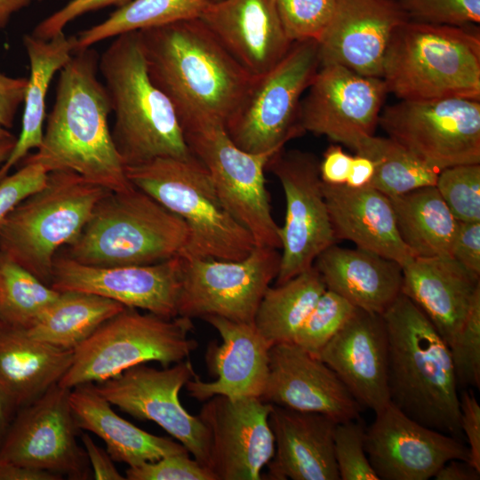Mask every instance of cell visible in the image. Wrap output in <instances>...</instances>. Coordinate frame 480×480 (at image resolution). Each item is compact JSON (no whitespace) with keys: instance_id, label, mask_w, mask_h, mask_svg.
I'll return each instance as SVG.
<instances>
[{"instance_id":"cell-1","label":"cell","mask_w":480,"mask_h":480,"mask_svg":"<svg viewBox=\"0 0 480 480\" xmlns=\"http://www.w3.org/2000/svg\"><path fill=\"white\" fill-rule=\"evenodd\" d=\"M99 58L92 47L76 51L59 71L41 146L22 161L39 164L48 172H75L108 191H126L133 185L112 139V108L98 76Z\"/></svg>"},{"instance_id":"cell-2","label":"cell","mask_w":480,"mask_h":480,"mask_svg":"<svg viewBox=\"0 0 480 480\" xmlns=\"http://www.w3.org/2000/svg\"><path fill=\"white\" fill-rule=\"evenodd\" d=\"M148 76L179 120L206 118L224 125L253 78L199 18L140 30Z\"/></svg>"},{"instance_id":"cell-3","label":"cell","mask_w":480,"mask_h":480,"mask_svg":"<svg viewBox=\"0 0 480 480\" xmlns=\"http://www.w3.org/2000/svg\"><path fill=\"white\" fill-rule=\"evenodd\" d=\"M382 316L388 336L390 403L420 424L463 440L448 345L403 293Z\"/></svg>"},{"instance_id":"cell-4","label":"cell","mask_w":480,"mask_h":480,"mask_svg":"<svg viewBox=\"0 0 480 480\" xmlns=\"http://www.w3.org/2000/svg\"><path fill=\"white\" fill-rule=\"evenodd\" d=\"M115 119V147L124 164L191 155L170 100L151 81L139 31L119 35L99 58Z\"/></svg>"},{"instance_id":"cell-5","label":"cell","mask_w":480,"mask_h":480,"mask_svg":"<svg viewBox=\"0 0 480 480\" xmlns=\"http://www.w3.org/2000/svg\"><path fill=\"white\" fill-rule=\"evenodd\" d=\"M381 78L400 100H480L478 27L404 22L391 36Z\"/></svg>"},{"instance_id":"cell-6","label":"cell","mask_w":480,"mask_h":480,"mask_svg":"<svg viewBox=\"0 0 480 480\" xmlns=\"http://www.w3.org/2000/svg\"><path fill=\"white\" fill-rule=\"evenodd\" d=\"M188 235L182 219L133 186L108 191L61 253L97 267L153 264L180 256Z\"/></svg>"},{"instance_id":"cell-7","label":"cell","mask_w":480,"mask_h":480,"mask_svg":"<svg viewBox=\"0 0 480 480\" xmlns=\"http://www.w3.org/2000/svg\"><path fill=\"white\" fill-rule=\"evenodd\" d=\"M130 182L182 219L188 228L186 259L236 260L255 246L251 234L228 212L204 164L186 157H157L125 167Z\"/></svg>"},{"instance_id":"cell-8","label":"cell","mask_w":480,"mask_h":480,"mask_svg":"<svg viewBox=\"0 0 480 480\" xmlns=\"http://www.w3.org/2000/svg\"><path fill=\"white\" fill-rule=\"evenodd\" d=\"M108 192L75 172H50L0 221V251L50 286L55 255L78 237Z\"/></svg>"},{"instance_id":"cell-9","label":"cell","mask_w":480,"mask_h":480,"mask_svg":"<svg viewBox=\"0 0 480 480\" xmlns=\"http://www.w3.org/2000/svg\"><path fill=\"white\" fill-rule=\"evenodd\" d=\"M193 327L191 318H167L125 307L73 351L72 363L58 384L71 389L104 381L148 362L167 367L183 361L198 346L188 337Z\"/></svg>"},{"instance_id":"cell-10","label":"cell","mask_w":480,"mask_h":480,"mask_svg":"<svg viewBox=\"0 0 480 480\" xmlns=\"http://www.w3.org/2000/svg\"><path fill=\"white\" fill-rule=\"evenodd\" d=\"M319 68L317 41H294L275 67L253 76L224 125L230 140L246 152L274 155L302 134L301 96Z\"/></svg>"},{"instance_id":"cell-11","label":"cell","mask_w":480,"mask_h":480,"mask_svg":"<svg viewBox=\"0 0 480 480\" xmlns=\"http://www.w3.org/2000/svg\"><path fill=\"white\" fill-rule=\"evenodd\" d=\"M180 125L190 152L208 171L228 212L251 234L255 245L280 249V227L271 213L264 176L273 155L241 149L218 121L187 118Z\"/></svg>"},{"instance_id":"cell-12","label":"cell","mask_w":480,"mask_h":480,"mask_svg":"<svg viewBox=\"0 0 480 480\" xmlns=\"http://www.w3.org/2000/svg\"><path fill=\"white\" fill-rule=\"evenodd\" d=\"M379 124L388 137L439 172L480 164V100H401L384 108Z\"/></svg>"},{"instance_id":"cell-13","label":"cell","mask_w":480,"mask_h":480,"mask_svg":"<svg viewBox=\"0 0 480 480\" xmlns=\"http://www.w3.org/2000/svg\"><path fill=\"white\" fill-rule=\"evenodd\" d=\"M182 258L178 316H218L253 324L258 306L277 276L278 249L255 245L241 260Z\"/></svg>"},{"instance_id":"cell-14","label":"cell","mask_w":480,"mask_h":480,"mask_svg":"<svg viewBox=\"0 0 480 480\" xmlns=\"http://www.w3.org/2000/svg\"><path fill=\"white\" fill-rule=\"evenodd\" d=\"M319 162L312 153L282 148L268 163L286 201L284 223L279 228L282 253L276 284L312 268L318 255L336 242Z\"/></svg>"},{"instance_id":"cell-15","label":"cell","mask_w":480,"mask_h":480,"mask_svg":"<svg viewBox=\"0 0 480 480\" xmlns=\"http://www.w3.org/2000/svg\"><path fill=\"white\" fill-rule=\"evenodd\" d=\"M70 389L55 384L14 414L0 445V459L72 480L90 479L86 452L77 442Z\"/></svg>"},{"instance_id":"cell-16","label":"cell","mask_w":480,"mask_h":480,"mask_svg":"<svg viewBox=\"0 0 480 480\" xmlns=\"http://www.w3.org/2000/svg\"><path fill=\"white\" fill-rule=\"evenodd\" d=\"M195 375L188 360L161 370L143 364L93 383V387L111 405L136 419L156 422L209 469L208 431L198 416L191 415L179 398L180 388Z\"/></svg>"},{"instance_id":"cell-17","label":"cell","mask_w":480,"mask_h":480,"mask_svg":"<svg viewBox=\"0 0 480 480\" xmlns=\"http://www.w3.org/2000/svg\"><path fill=\"white\" fill-rule=\"evenodd\" d=\"M300 101L302 130L341 143L357 153L374 135L388 93L380 77L340 65L321 66Z\"/></svg>"},{"instance_id":"cell-18","label":"cell","mask_w":480,"mask_h":480,"mask_svg":"<svg viewBox=\"0 0 480 480\" xmlns=\"http://www.w3.org/2000/svg\"><path fill=\"white\" fill-rule=\"evenodd\" d=\"M272 404L258 397L214 396L197 415L209 434V469L215 480H260L274 455Z\"/></svg>"},{"instance_id":"cell-19","label":"cell","mask_w":480,"mask_h":480,"mask_svg":"<svg viewBox=\"0 0 480 480\" xmlns=\"http://www.w3.org/2000/svg\"><path fill=\"white\" fill-rule=\"evenodd\" d=\"M181 275V256L147 265L97 267L58 252L50 286L60 292L96 294L128 308L172 318L178 316Z\"/></svg>"},{"instance_id":"cell-20","label":"cell","mask_w":480,"mask_h":480,"mask_svg":"<svg viewBox=\"0 0 480 480\" xmlns=\"http://www.w3.org/2000/svg\"><path fill=\"white\" fill-rule=\"evenodd\" d=\"M364 447L381 480H428L451 460H468L462 440L420 424L392 403L375 413Z\"/></svg>"},{"instance_id":"cell-21","label":"cell","mask_w":480,"mask_h":480,"mask_svg":"<svg viewBox=\"0 0 480 480\" xmlns=\"http://www.w3.org/2000/svg\"><path fill=\"white\" fill-rule=\"evenodd\" d=\"M407 20L395 0H336L317 41L320 67L340 65L381 78L391 36Z\"/></svg>"},{"instance_id":"cell-22","label":"cell","mask_w":480,"mask_h":480,"mask_svg":"<svg viewBox=\"0 0 480 480\" xmlns=\"http://www.w3.org/2000/svg\"><path fill=\"white\" fill-rule=\"evenodd\" d=\"M260 399L322 413L336 422L356 420L363 409L325 363L293 342L270 347L267 382Z\"/></svg>"},{"instance_id":"cell-23","label":"cell","mask_w":480,"mask_h":480,"mask_svg":"<svg viewBox=\"0 0 480 480\" xmlns=\"http://www.w3.org/2000/svg\"><path fill=\"white\" fill-rule=\"evenodd\" d=\"M318 358L337 374L362 408L376 413L390 403L388 336L382 315L356 308Z\"/></svg>"},{"instance_id":"cell-24","label":"cell","mask_w":480,"mask_h":480,"mask_svg":"<svg viewBox=\"0 0 480 480\" xmlns=\"http://www.w3.org/2000/svg\"><path fill=\"white\" fill-rule=\"evenodd\" d=\"M220 334L221 343L211 342L205 353L212 381H204L195 375L186 383L188 395L206 401L220 395L230 399L260 398L268 372L270 345L253 324L232 321L218 316L203 318Z\"/></svg>"},{"instance_id":"cell-25","label":"cell","mask_w":480,"mask_h":480,"mask_svg":"<svg viewBox=\"0 0 480 480\" xmlns=\"http://www.w3.org/2000/svg\"><path fill=\"white\" fill-rule=\"evenodd\" d=\"M199 19L252 76L275 67L293 43L285 33L275 0L210 2Z\"/></svg>"},{"instance_id":"cell-26","label":"cell","mask_w":480,"mask_h":480,"mask_svg":"<svg viewBox=\"0 0 480 480\" xmlns=\"http://www.w3.org/2000/svg\"><path fill=\"white\" fill-rule=\"evenodd\" d=\"M275 452L266 466L272 480H340L334 456L336 422L317 412L272 404Z\"/></svg>"},{"instance_id":"cell-27","label":"cell","mask_w":480,"mask_h":480,"mask_svg":"<svg viewBox=\"0 0 480 480\" xmlns=\"http://www.w3.org/2000/svg\"><path fill=\"white\" fill-rule=\"evenodd\" d=\"M402 271V293L422 310L449 347L480 292V277L452 257H412Z\"/></svg>"},{"instance_id":"cell-28","label":"cell","mask_w":480,"mask_h":480,"mask_svg":"<svg viewBox=\"0 0 480 480\" xmlns=\"http://www.w3.org/2000/svg\"><path fill=\"white\" fill-rule=\"evenodd\" d=\"M323 191L336 240H348L401 267L414 257L399 235L388 196L370 185L323 183Z\"/></svg>"},{"instance_id":"cell-29","label":"cell","mask_w":480,"mask_h":480,"mask_svg":"<svg viewBox=\"0 0 480 480\" xmlns=\"http://www.w3.org/2000/svg\"><path fill=\"white\" fill-rule=\"evenodd\" d=\"M313 266L326 289L371 313L382 315L402 293V267L364 249L334 244L318 255Z\"/></svg>"},{"instance_id":"cell-30","label":"cell","mask_w":480,"mask_h":480,"mask_svg":"<svg viewBox=\"0 0 480 480\" xmlns=\"http://www.w3.org/2000/svg\"><path fill=\"white\" fill-rule=\"evenodd\" d=\"M72 359L73 351L33 339L0 318V395L15 412L58 384Z\"/></svg>"},{"instance_id":"cell-31","label":"cell","mask_w":480,"mask_h":480,"mask_svg":"<svg viewBox=\"0 0 480 480\" xmlns=\"http://www.w3.org/2000/svg\"><path fill=\"white\" fill-rule=\"evenodd\" d=\"M69 400L78 428L100 437L114 461L132 467L188 452L180 443L144 431L119 416L93 383L71 388Z\"/></svg>"},{"instance_id":"cell-32","label":"cell","mask_w":480,"mask_h":480,"mask_svg":"<svg viewBox=\"0 0 480 480\" xmlns=\"http://www.w3.org/2000/svg\"><path fill=\"white\" fill-rule=\"evenodd\" d=\"M23 45L29 61V76L24 95L21 130L15 146L0 166V180L21 162L33 148L41 146L44 135L46 94L53 76L70 60L74 52L72 36L64 32L49 39L31 34L23 36Z\"/></svg>"},{"instance_id":"cell-33","label":"cell","mask_w":480,"mask_h":480,"mask_svg":"<svg viewBox=\"0 0 480 480\" xmlns=\"http://www.w3.org/2000/svg\"><path fill=\"white\" fill-rule=\"evenodd\" d=\"M389 199L399 235L414 257H451L459 220L436 186Z\"/></svg>"},{"instance_id":"cell-34","label":"cell","mask_w":480,"mask_h":480,"mask_svg":"<svg viewBox=\"0 0 480 480\" xmlns=\"http://www.w3.org/2000/svg\"><path fill=\"white\" fill-rule=\"evenodd\" d=\"M124 308L116 300L96 294L61 292L27 332L33 339L74 351L99 326Z\"/></svg>"},{"instance_id":"cell-35","label":"cell","mask_w":480,"mask_h":480,"mask_svg":"<svg viewBox=\"0 0 480 480\" xmlns=\"http://www.w3.org/2000/svg\"><path fill=\"white\" fill-rule=\"evenodd\" d=\"M325 290L314 266L281 284L269 286L258 306L253 325L270 346L293 342L297 331Z\"/></svg>"},{"instance_id":"cell-36","label":"cell","mask_w":480,"mask_h":480,"mask_svg":"<svg viewBox=\"0 0 480 480\" xmlns=\"http://www.w3.org/2000/svg\"><path fill=\"white\" fill-rule=\"evenodd\" d=\"M210 0H131L105 20L72 36L74 52L108 38L199 18Z\"/></svg>"},{"instance_id":"cell-37","label":"cell","mask_w":480,"mask_h":480,"mask_svg":"<svg viewBox=\"0 0 480 480\" xmlns=\"http://www.w3.org/2000/svg\"><path fill=\"white\" fill-rule=\"evenodd\" d=\"M356 154L374 162L369 185L388 197L436 184L439 171L389 137L373 135Z\"/></svg>"},{"instance_id":"cell-38","label":"cell","mask_w":480,"mask_h":480,"mask_svg":"<svg viewBox=\"0 0 480 480\" xmlns=\"http://www.w3.org/2000/svg\"><path fill=\"white\" fill-rule=\"evenodd\" d=\"M60 293L0 251L1 319L28 329Z\"/></svg>"},{"instance_id":"cell-39","label":"cell","mask_w":480,"mask_h":480,"mask_svg":"<svg viewBox=\"0 0 480 480\" xmlns=\"http://www.w3.org/2000/svg\"><path fill=\"white\" fill-rule=\"evenodd\" d=\"M346 299L326 289L297 331L293 343L318 357L355 311Z\"/></svg>"},{"instance_id":"cell-40","label":"cell","mask_w":480,"mask_h":480,"mask_svg":"<svg viewBox=\"0 0 480 480\" xmlns=\"http://www.w3.org/2000/svg\"><path fill=\"white\" fill-rule=\"evenodd\" d=\"M436 188L459 221H480V164L441 170Z\"/></svg>"},{"instance_id":"cell-41","label":"cell","mask_w":480,"mask_h":480,"mask_svg":"<svg viewBox=\"0 0 480 480\" xmlns=\"http://www.w3.org/2000/svg\"><path fill=\"white\" fill-rule=\"evenodd\" d=\"M458 387H480V292L462 329L449 346Z\"/></svg>"},{"instance_id":"cell-42","label":"cell","mask_w":480,"mask_h":480,"mask_svg":"<svg viewBox=\"0 0 480 480\" xmlns=\"http://www.w3.org/2000/svg\"><path fill=\"white\" fill-rule=\"evenodd\" d=\"M364 436V428L356 420L336 424L333 444L340 479L380 480L368 459Z\"/></svg>"},{"instance_id":"cell-43","label":"cell","mask_w":480,"mask_h":480,"mask_svg":"<svg viewBox=\"0 0 480 480\" xmlns=\"http://www.w3.org/2000/svg\"><path fill=\"white\" fill-rule=\"evenodd\" d=\"M275 3L292 42L318 41L331 19L336 0H275Z\"/></svg>"},{"instance_id":"cell-44","label":"cell","mask_w":480,"mask_h":480,"mask_svg":"<svg viewBox=\"0 0 480 480\" xmlns=\"http://www.w3.org/2000/svg\"><path fill=\"white\" fill-rule=\"evenodd\" d=\"M395 1L411 21L449 26L480 22V0Z\"/></svg>"},{"instance_id":"cell-45","label":"cell","mask_w":480,"mask_h":480,"mask_svg":"<svg viewBox=\"0 0 480 480\" xmlns=\"http://www.w3.org/2000/svg\"><path fill=\"white\" fill-rule=\"evenodd\" d=\"M186 453L164 456L154 461L129 467L128 480H215L213 474Z\"/></svg>"},{"instance_id":"cell-46","label":"cell","mask_w":480,"mask_h":480,"mask_svg":"<svg viewBox=\"0 0 480 480\" xmlns=\"http://www.w3.org/2000/svg\"><path fill=\"white\" fill-rule=\"evenodd\" d=\"M48 172L39 164L22 161V166L0 180V221L22 200L38 190Z\"/></svg>"},{"instance_id":"cell-47","label":"cell","mask_w":480,"mask_h":480,"mask_svg":"<svg viewBox=\"0 0 480 480\" xmlns=\"http://www.w3.org/2000/svg\"><path fill=\"white\" fill-rule=\"evenodd\" d=\"M131 0H70L67 4L41 20L30 33L32 36L49 39L62 33L65 27L79 16L99 9L127 4Z\"/></svg>"},{"instance_id":"cell-48","label":"cell","mask_w":480,"mask_h":480,"mask_svg":"<svg viewBox=\"0 0 480 480\" xmlns=\"http://www.w3.org/2000/svg\"><path fill=\"white\" fill-rule=\"evenodd\" d=\"M451 257L469 273L480 277V221H459Z\"/></svg>"},{"instance_id":"cell-49","label":"cell","mask_w":480,"mask_h":480,"mask_svg":"<svg viewBox=\"0 0 480 480\" xmlns=\"http://www.w3.org/2000/svg\"><path fill=\"white\" fill-rule=\"evenodd\" d=\"M460 398V424L468 442V463L480 471V405L473 394L464 390Z\"/></svg>"},{"instance_id":"cell-50","label":"cell","mask_w":480,"mask_h":480,"mask_svg":"<svg viewBox=\"0 0 480 480\" xmlns=\"http://www.w3.org/2000/svg\"><path fill=\"white\" fill-rule=\"evenodd\" d=\"M28 77H13L0 71V140L12 136L19 107L23 103Z\"/></svg>"},{"instance_id":"cell-51","label":"cell","mask_w":480,"mask_h":480,"mask_svg":"<svg viewBox=\"0 0 480 480\" xmlns=\"http://www.w3.org/2000/svg\"><path fill=\"white\" fill-rule=\"evenodd\" d=\"M352 156L340 145H331L319 162V173L323 183L328 185L345 184L348 176Z\"/></svg>"},{"instance_id":"cell-52","label":"cell","mask_w":480,"mask_h":480,"mask_svg":"<svg viewBox=\"0 0 480 480\" xmlns=\"http://www.w3.org/2000/svg\"><path fill=\"white\" fill-rule=\"evenodd\" d=\"M81 440L86 452L90 466L97 480H124L114 464V460L107 450L100 448L86 433L82 434Z\"/></svg>"},{"instance_id":"cell-53","label":"cell","mask_w":480,"mask_h":480,"mask_svg":"<svg viewBox=\"0 0 480 480\" xmlns=\"http://www.w3.org/2000/svg\"><path fill=\"white\" fill-rule=\"evenodd\" d=\"M58 474L0 459V480H60Z\"/></svg>"},{"instance_id":"cell-54","label":"cell","mask_w":480,"mask_h":480,"mask_svg":"<svg viewBox=\"0 0 480 480\" xmlns=\"http://www.w3.org/2000/svg\"><path fill=\"white\" fill-rule=\"evenodd\" d=\"M374 172L375 164L370 157L356 154L355 156H352L348 176L345 184L354 188L368 186Z\"/></svg>"},{"instance_id":"cell-55","label":"cell","mask_w":480,"mask_h":480,"mask_svg":"<svg viewBox=\"0 0 480 480\" xmlns=\"http://www.w3.org/2000/svg\"><path fill=\"white\" fill-rule=\"evenodd\" d=\"M434 478L436 480H478L480 471L467 460H451L438 469Z\"/></svg>"},{"instance_id":"cell-56","label":"cell","mask_w":480,"mask_h":480,"mask_svg":"<svg viewBox=\"0 0 480 480\" xmlns=\"http://www.w3.org/2000/svg\"><path fill=\"white\" fill-rule=\"evenodd\" d=\"M32 0H0V29L9 23L12 16L29 5Z\"/></svg>"},{"instance_id":"cell-57","label":"cell","mask_w":480,"mask_h":480,"mask_svg":"<svg viewBox=\"0 0 480 480\" xmlns=\"http://www.w3.org/2000/svg\"><path fill=\"white\" fill-rule=\"evenodd\" d=\"M15 412L0 395V445Z\"/></svg>"},{"instance_id":"cell-58","label":"cell","mask_w":480,"mask_h":480,"mask_svg":"<svg viewBox=\"0 0 480 480\" xmlns=\"http://www.w3.org/2000/svg\"><path fill=\"white\" fill-rule=\"evenodd\" d=\"M17 138L13 135L0 140V166L6 161L12 153Z\"/></svg>"},{"instance_id":"cell-59","label":"cell","mask_w":480,"mask_h":480,"mask_svg":"<svg viewBox=\"0 0 480 480\" xmlns=\"http://www.w3.org/2000/svg\"><path fill=\"white\" fill-rule=\"evenodd\" d=\"M215 1H219V0H210V2H215Z\"/></svg>"}]
</instances>
